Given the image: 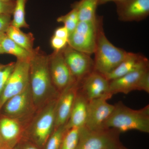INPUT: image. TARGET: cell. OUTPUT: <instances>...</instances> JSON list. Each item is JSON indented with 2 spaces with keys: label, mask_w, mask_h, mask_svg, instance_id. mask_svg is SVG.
Wrapping results in <instances>:
<instances>
[{
  "label": "cell",
  "mask_w": 149,
  "mask_h": 149,
  "mask_svg": "<svg viewBox=\"0 0 149 149\" xmlns=\"http://www.w3.org/2000/svg\"><path fill=\"white\" fill-rule=\"evenodd\" d=\"M29 85L37 110L49 102L58 99L49 67V56L39 47L34 49L29 59Z\"/></svg>",
  "instance_id": "cell-1"
},
{
  "label": "cell",
  "mask_w": 149,
  "mask_h": 149,
  "mask_svg": "<svg viewBox=\"0 0 149 149\" xmlns=\"http://www.w3.org/2000/svg\"><path fill=\"white\" fill-rule=\"evenodd\" d=\"M113 111L102 128H112L120 133L136 130L149 133V105L139 110L132 109L122 102L114 105Z\"/></svg>",
  "instance_id": "cell-2"
},
{
  "label": "cell",
  "mask_w": 149,
  "mask_h": 149,
  "mask_svg": "<svg viewBox=\"0 0 149 149\" xmlns=\"http://www.w3.org/2000/svg\"><path fill=\"white\" fill-rule=\"evenodd\" d=\"M57 100L51 101L37 110L25 130L24 138L41 149L54 130Z\"/></svg>",
  "instance_id": "cell-3"
},
{
  "label": "cell",
  "mask_w": 149,
  "mask_h": 149,
  "mask_svg": "<svg viewBox=\"0 0 149 149\" xmlns=\"http://www.w3.org/2000/svg\"><path fill=\"white\" fill-rule=\"evenodd\" d=\"M102 19L99 23L95 50L94 70L104 75L109 74L123 61L127 52L113 45L106 36Z\"/></svg>",
  "instance_id": "cell-4"
},
{
  "label": "cell",
  "mask_w": 149,
  "mask_h": 149,
  "mask_svg": "<svg viewBox=\"0 0 149 149\" xmlns=\"http://www.w3.org/2000/svg\"><path fill=\"white\" fill-rule=\"evenodd\" d=\"M120 133L112 128L90 130L83 126L76 149H120L123 147L119 140Z\"/></svg>",
  "instance_id": "cell-5"
},
{
  "label": "cell",
  "mask_w": 149,
  "mask_h": 149,
  "mask_svg": "<svg viewBox=\"0 0 149 149\" xmlns=\"http://www.w3.org/2000/svg\"><path fill=\"white\" fill-rule=\"evenodd\" d=\"M37 111L29 85L23 92L4 103L0 114L19 120L27 126Z\"/></svg>",
  "instance_id": "cell-6"
},
{
  "label": "cell",
  "mask_w": 149,
  "mask_h": 149,
  "mask_svg": "<svg viewBox=\"0 0 149 149\" xmlns=\"http://www.w3.org/2000/svg\"><path fill=\"white\" fill-rule=\"evenodd\" d=\"M102 19L101 17H98L95 21H79L74 31L69 34L68 45L90 55L94 54L99 23Z\"/></svg>",
  "instance_id": "cell-7"
},
{
  "label": "cell",
  "mask_w": 149,
  "mask_h": 149,
  "mask_svg": "<svg viewBox=\"0 0 149 149\" xmlns=\"http://www.w3.org/2000/svg\"><path fill=\"white\" fill-rule=\"evenodd\" d=\"M62 51L74 81L80 83L94 71V60L90 55L76 50L68 45Z\"/></svg>",
  "instance_id": "cell-8"
},
{
  "label": "cell",
  "mask_w": 149,
  "mask_h": 149,
  "mask_svg": "<svg viewBox=\"0 0 149 149\" xmlns=\"http://www.w3.org/2000/svg\"><path fill=\"white\" fill-rule=\"evenodd\" d=\"M29 59L17 60L13 71L0 97V109L8 100L23 92L29 85Z\"/></svg>",
  "instance_id": "cell-9"
},
{
  "label": "cell",
  "mask_w": 149,
  "mask_h": 149,
  "mask_svg": "<svg viewBox=\"0 0 149 149\" xmlns=\"http://www.w3.org/2000/svg\"><path fill=\"white\" fill-rule=\"evenodd\" d=\"M27 125L0 114V148L13 149L24 139Z\"/></svg>",
  "instance_id": "cell-10"
},
{
  "label": "cell",
  "mask_w": 149,
  "mask_h": 149,
  "mask_svg": "<svg viewBox=\"0 0 149 149\" xmlns=\"http://www.w3.org/2000/svg\"><path fill=\"white\" fill-rule=\"evenodd\" d=\"M49 67L52 81L60 93L74 81L62 50L54 51L49 56Z\"/></svg>",
  "instance_id": "cell-11"
},
{
  "label": "cell",
  "mask_w": 149,
  "mask_h": 149,
  "mask_svg": "<svg viewBox=\"0 0 149 149\" xmlns=\"http://www.w3.org/2000/svg\"><path fill=\"white\" fill-rule=\"evenodd\" d=\"M109 81L104 75L94 71L79 84V91L88 101L105 98L110 99L108 95Z\"/></svg>",
  "instance_id": "cell-12"
},
{
  "label": "cell",
  "mask_w": 149,
  "mask_h": 149,
  "mask_svg": "<svg viewBox=\"0 0 149 149\" xmlns=\"http://www.w3.org/2000/svg\"><path fill=\"white\" fill-rule=\"evenodd\" d=\"M79 87V83L73 81L60 94L56 103L54 130L68 121Z\"/></svg>",
  "instance_id": "cell-13"
},
{
  "label": "cell",
  "mask_w": 149,
  "mask_h": 149,
  "mask_svg": "<svg viewBox=\"0 0 149 149\" xmlns=\"http://www.w3.org/2000/svg\"><path fill=\"white\" fill-rule=\"evenodd\" d=\"M105 98L94 99L88 102V115L85 125L90 130L102 128L103 124L114 109V105L111 104Z\"/></svg>",
  "instance_id": "cell-14"
},
{
  "label": "cell",
  "mask_w": 149,
  "mask_h": 149,
  "mask_svg": "<svg viewBox=\"0 0 149 149\" xmlns=\"http://www.w3.org/2000/svg\"><path fill=\"white\" fill-rule=\"evenodd\" d=\"M115 4L120 21H140L148 16L149 0H125Z\"/></svg>",
  "instance_id": "cell-15"
},
{
  "label": "cell",
  "mask_w": 149,
  "mask_h": 149,
  "mask_svg": "<svg viewBox=\"0 0 149 149\" xmlns=\"http://www.w3.org/2000/svg\"><path fill=\"white\" fill-rule=\"evenodd\" d=\"M148 59L140 53L127 52L125 58L109 74L105 76L111 80L138 70L149 68Z\"/></svg>",
  "instance_id": "cell-16"
},
{
  "label": "cell",
  "mask_w": 149,
  "mask_h": 149,
  "mask_svg": "<svg viewBox=\"0 0 149 149\" xmlns=\"http://www.w3.org/2000/svg\"><path fill=\"white\" fill-rule=\"evenodd\" d=\"M148 70L149 68L138 70L110 80L109 95L111 97L117 93L127 95L132 91H137L141 76Z\"/></svg>",
  "instance_id": "cell-17"
},
{
  "label": "cell",
  "mask_w": 149,
  "mask_h": 149,
  "mask_svg": "<svg viewBox=\"0 0 149 149\" xmlns=\"http://www.w3.org/2000/svg\"><path fill=\"white\" fill-rule=\"evenodd\" d=\"M89 101L78 89L68 121L65 124L67 129L85 126L88 115Z\"/></svg>",
  "instance_id": "cell-18"
},
{
  "label": "cell",
  "mask_w": 149,
  "mask_h": 149,
  "mask_svg": "<svg viewBox=\"0 0 149 149\" xmlns=\"http://www.w3.org/2000/svg\"><path fill=\"white\" fill-rule=\"evenodd\" d=\"M98 6L99 0H80L72 7L77 10L79 21H94L97 18L96 10Z\"/></svg>",
  "instance_id": "cell-19"
},
{
  "label": "cell",
  "mask_w": 149,
  "mask_h": 149,
  "mask_svg": "<svg viewBox=\"0 0 149 149\" xmlns=\"http://www.w3.org/2000/svg\"><path fill=\"white\" fill-rule=\"evenodd\" d=\"M7 36L19 45L32 53L34 50V36L32 33H25L20 30L10 25L6 32Z\"/></svg>",
  "instance_id": "cell-20"
},
{
  "label": "cell",
  "mask_w": 149,
  "mask_h": 149,
  "mask_svg": "<svg viewBox=\"0 0 149 149\" xmlns=\"http://www.w3.org/2000/svg\"><path fill=\"white\" fill-rule=\"evenodd\" d=\"M4 53L15 56L17 59L29 60L32 53L15 42L6 35L0 41Z\"/></svg>",
  "instance_id": "cell-21"
},
{
  "label": "cell",
  "mask_w": 149,
  "mask_h": 149,
  "mask_svg": "<svg viewBox=\"0 0 149 149\" xmlns=\"http://www.w3.org/2000/svg\"><path fill=\"white\" fill-rule=\"evenodd\" d=\"M27 0H15L13 12V19L11 25L17 28H28L25 19V8Z\"/></svg>",
  "instance_id": "cell-22"
},
{
  "label": "cell",
  "mask_w": 149,
  "mask_h": 149,
  "mask_svg": "<svg viewBox=\"0 0 149 149\" xmlns=\"http://www.w3.org/2000/svg\"><path fill=\"white\" fill-rule=\"evenodd\" d=\"M80 128L73 127L67 129L60 149H76L80 138Z\"/></svg>",
  "instance_id": "cell-23"
},
{
  "label": "cell",
  "mask_w": 149,
  "mask_h": 149,
  "mask_svg": "<svg viewBox=\"0 0 149 149\" xmlns=\"http://www.w3.org/2000/svg\"><path fill=\"white\" fill-rule=\"evenodd\" d=\"M67 130L65 125L60 126L54 130L42 149H60Z\"/></svg>",
  "instance_id": "cell-24"
},
{
  "label": "cell",
  "mask_w": 149,
  "mask_h": 149,
  "mask_svg": "<svg viewBox=\"0 0 149 149\" xmlns=\"http://www.w3.org/2000/svg\"><path fill=\"white\" fill-rule=\"evenodd\" d=\"M57 21L64 24V26L66 27L69 35L74 31L79 22L77 10L72 8V10L68 13L58 17Z\"/></svg>",
  "instance_id": "cell-25"
},
{
  "label": "cell",
  "mask_w": 149,
  "mask_h": 149,
  "mask_svg": "<svg viewBox=\"0 0 149 149\" xmlns=\"http://www.w3.org/2000/svg\"><path fill=\"white\" fill-rule=\"evenodd\" d=\"M15 62H11L5 65L3 68L0 70V97L1 95L6 84L15 66Z\"/></svg>",
  "instance_id": "cell-26"
},
{
  "label": "cell",
  "mask_w": 149,
  "mask_h": 149,
  "mask_svg": "<svg viewBox=\"0 0 149 149\" xmlns=\"http://www.w3.org/2000/svg\"><path fill=\"white\" fill-rule=\"evenodd\" d=\"M15 3V0L10 1L0 0V14H8L12 15L13 14Z\"/></svg>",
  "instance_id": "cell-27"
},
{
  "label": "cell",
  "mask_w": 149,
  "mask_h": 149,
  "mask_svg": "<svg viewBox=\"0 0 149 149\" xmlns=\"http://www.w3.org/2000/svg\"><path fill=\"white\" fill-rule=\"evenodd\" d=\"M51 45L54 51H61L68 45V40L54 36L51 40Z\"/></svg>",
  "instance_id": "cell-28"
},
{
  "label": "cell",
  "mask_w": 149,
  "mask_h": 149,
  "mask_svg": "<svg viewBox=\"0 0 149 149\" xmlns=\"http://www.w3.org/2000/svg\"><path fill=\"white\" fill-rule=\"evenodd\" d=\"M11 15L8 14H0V33H5L11 25Z\"/></svg>",
  "instance_id": "cell-29"
},
{
  "label": "cell",
  "mask_w": 149,
  "mask_h": 149,
  "mask_svg": "<svg viewBox=\"0 0 149 149\" xmlns=\"http://www.w3.org/2000/svg\"><path fill=\"white\" fill-rule=\"evenodd\" d=\"M137 91H143L149 93V70H146L142 76L138 85Z\"/></svg>",
  "instance_id": "cell-30"
},
{
  "label": "cell",
  "mask_w": 149,
  "mask_h": 149,
  "mask_svg": "<svg viewBox=\"0 0 149 149\" xmlns=\"http://www.w3.org/2000/svg\"><path fill=\"white\" fill-rule=\"evenodd\" d=\"M13 149H41L28 139L24 138Z\"/></svg>",
  "instance_id": "cell-31"
},
{
  "label": "cell",
  "mask_w": 149,
  "mask_h": 149,
  "mask_svg": "<svg viewBox=\"0 0 149 149\" xmlns=\"http://www.w3.org/2000/svg\"><path fill=\"white\" fill-rule=\"evenodd\" d=\"M54 36L68 40L69 36V33L66 27L63 26L58 27L56 29L54 33Z\"/></svg>",
  "instance_id": "cell-32"
},
{
  "label": "cell",
  "mask_w": 149,
  "mask_h": 149,
  "mask_svg": "<svg viewBox=\"0 0 149 149\" xmlns=\"http://www.w3.org/2000/svg\"><path fill=\"white\" fill-rule=\"evenodd\" d=\"M124 1L125 0H99V5L104 4L110 2H113L116 3Z\"/></svg>",
  "instance_id": "cell-33"
},
{
  "label": "cell",
  "mask_w": 149,
  "mask_h": 149,
  "mask_svg": "<svg viewBox=\"0 0 149 149\" xmlns=\"http://www.w3.org/2000/svg\"><path fill=\"white\" fill-rule=\"evenodd\" d=\"M6 35L5 33H0V41Z\"/></svg>",
  "instance_id": "cell-34"
},
{
  "label": "cell",
  "mask_w": 149,
  "mask_h": 149,
  "mask_svg": "<svg viewBox=\"0 0 149 149\" xmlns=\"http://www.w3.org/2000/svg\"><path fill=\"white\" fill-rule=\"evenodd\" d=\"M3 50L1 46V44H0V54H3Z\"/></svg>",
  "instance_id": "cell-35"
},
{
  "label": "cell",
  "mask_w": 149,
  "mask_h": 149,
  "mask_svg": "<svg viewBox=\"0 0 149 149\" xmlns=\"http://www.w3.org/2000/svg\"><path fill=\"white\" fill-rule=\"evenodd\" d=\"M5 66V65H3L2 64H0V70H1L3 68V67Z\"/></svg>",
  "instance_id": "cell-36"
},
{
  "label": "cell",
  "mask_w": 149,
  "mask_h": 149,
  "mask_svg": "<svg viewBox=\"0 0 149 149\" xmlns=\"http://www.w3.org/2000/svg\"><path fill=\"white\" fill-rule=\"evenodd\" d=\"M3 1H14L15 0H3Z\"/></svg>",
  "instance_id": "cell-37"
},
{
  "label": "cell",
  "mask_w": 149,
  "mask_h": 149,
  "mask_svg": "<svg viewBox=\"0 0 149 149\" xmlns=\"http://www.w3.org/2000/svg\"><path fill=\"white\" fill-rule=\"evenodd\" d=\"M120 149H128L126 148H125V147L123 146V147H122V148H120Z\"/></svg>",
  "instance_id": "cell-38"
},
{
  "label": "cell",
  "mask_w": 149,
  "mask_h": 149,
  "mask_svg": "<svg viewBox=\"0 0 149 149\" xmlns=\"http://www.w3.org/2000/svg\"><path fill=\"white\" fill-rule=\"evenodd\" d=\"M0 149H6V148H0Z\"/></svg>",
  "instance_id": "cell-39"
},
{
  "label": "cell",
  "mask_w": 149,
  "mask_h": 149,
  "mask_svg": "<svg viewBox=\"0 0 149 149\" xmlns=\"http://www.w3.org/2000/svg\"><path fill=\"white\" fill-rule=\"evenodd\" d=\"M0 145H1V144H0Z\"/></svg>",
  "instance_id": "cell-40"
}]
</instances>
